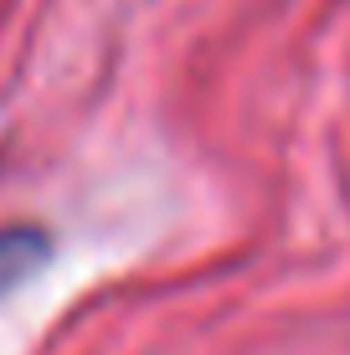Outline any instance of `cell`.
I'll use <instances>...</instances> for the list:
<instances>
[{"instance_id":"6da1fadb","label":"cell","mask_w":350,"mask_h":355,"mask_svg":"<svg viewBox=\"0 0 350 355\" xmlns=\"http://www.w3.org/2000/svg\"><path fill=\"white\" fill-rule=\"evenodd\" d=\"M46 232L42 227H0V293L21 288L46 263Z\"/></svg>"}]
</instances>
